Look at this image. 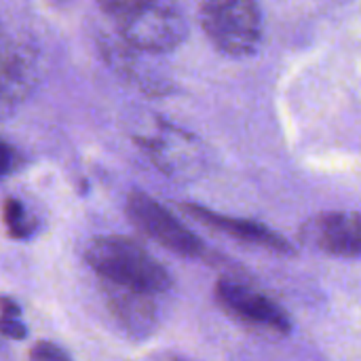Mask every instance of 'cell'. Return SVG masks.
<instances>
[{"instance_id": "obj_10", "label": "cell", "mask_w": 361, "mask_h": 361, "mask_svg": "<svg viewBox=\"0 0 361 361\" xmlns=\"http://www.w3.org/2000/svg\"><path fill=\"white\" fill-rule=\"evenodd\" d=\"M300 239L336 258H361V212H324L305 222Z\"/></svg>"}, {"instance_id": "obj_13", "label": "cell", "mask_w": 361, "mask_h": 361, "mask_svg": "<svg viewBox=\"0 0 361 361\" xmlns=\"http://www.w3.org/2000/svg\"><path fill=\"white\" fill-rule=\"evenodd\" d=\"M19 317H21L19 305L8 296H0V334L4 338L8 341L27 338V328Z\"/></svg>"}, {"instance_id": "obj_8", "label": "cell", "mask_w": 361, "mask_h": 361, "mask_svg": "<svg viewBox=\"0 0 361 361\" xmlns=\"http://www.w3.org/2000/svg\"><path fill=\"white\" fill-rule=\"evenodd\" d=\"M99 292L112 324L125 338L140 343L157 332L161 324L159 294L110 283L104 279H99Z\"/></svg>"}, {"instance_id": "obj_4", "label": "cell", "mask_w": 361, "mask_h": 361, "mask_svg": "<svg viewBox=\"0 0 361 361\" xmlns=\"http://www.w3.org/2000/svg\"><path fill=\"white\" fill-rule=\"evenodd\" d=\"M199 23L207 40L224 55L241 59L262 42V13L258 0H203Z\"/></svg>"}, {"instance_id": "obj_14", "label": "cell", "mask_w": 361, "mask_h": 361, "mask_svg": "<svg viewBox=\"0 0 361 361\" xmlns=\"http://www.w3.org/2000/svg\"><path fill=\"white\" fill-rule=\"evenodd\" d=\"M30 361H72V357L59 345L49 343V341H40L32 347Z\"/></svg>"}, {"instance_id": "obj_15", "label": "cell", "mask_w": 361, "mask_h": 361, "mask_svg": "<svg viewBox=\"0 0 361 361\" xmlns=\"http://www.w3.org/2000/svg\"><path fill=\"white\" fill-rule=\"evenodd\" d=\"M19 165V154L17 150L0 137V180L8 178Z\"/></svg>"}, {"instance_id": "obj_12", "label": "cell", "mask_w": 361, "mask_h": 361, "mask_svg": "<svg viewBox=\"0 0 361 361\" xmlns=\"http://www.w3.org/2000/svg\"><path fill=\"white\" fill-rule=\"evenodd\" d=\"M2 222L6 226V233L15 241H27L36 233V218L30 214V209L19 199H4L2 203Z\"/></svg>"}, {"instance_id": "obj_16", "label": "cell", "mask_w": 361, "mask_h": 361, "mask_svg": "<svg viewBox=\"0 0 361 361\" xmlns=\"http://www.w3.org/2000/svg\"><path fill=\"white\" fill-rule=\"evenodd\" d=\"M171 361H188V360H182V357H171Z\"/></svg>"}, {"instance_id": "obj_6", "label": "cell", "mask_w": 361, "mask_h": 361, "mask_svg": "<svg viewBox=\"0 0 361 361\" xmlns=\"http://www.w3.org/2000/svg\"><path fill=\"white\" fill-rule=\"evenodd\" d=\"M127 216L146 237L154 239L165 250L182 258H205L207 247L199 235L182 224L165 205L146 195L144 190H131L127 197Z\"/></svg>"}, {"instance_id": "obj_3", "label": "cell", "mask_w": 361, "mask_h": 361, "mask_svg": "<svg viewBox=\"0 0 361 361\" xmlns=\"http://www.w3.org/2000/svg\"><path fill=\"white\" fill-rule=\"evenodd\" d=\"M133 142L171 180L190 182L207 169V154L201 140L159 114L146 112L135 118Z\"/></svg>"}, {"instance_id": "obj_2", "label": "cell", "mask_w": 361, "mask_h": 361, "mask_svg": "<svg viewBox=\"0 0 361 361\" xmlns=\"http://www.w3.org/2000/svg\"><path fill=\"white\" fill-rule=\"evenodd\" d=\"M87 267L97 279L165 296L173 288L169 271L137 241L123 235H104L89 241Z\"/></svg>"}, {"instance_id": "obj_7", "label": "cell", "mask_w": 361, "mask_h": 361, "mask_svg": "<svg viewBox=\"0 0 361 361\" xmlns=\"http://www.w3.org/2000/svg\"><path fill=\"white\" fill-rule=\"evenodd\" d=\"M214 298L218 307L241 326L267 330L279 336H288L292 332L290 315L271 296L262 294L245 281L233 277L218 279L214 288Z\"/></svg>"}, {"instance_id": "obj_1", "label": "cell", "mask_w": 361, "mask_h": 361, "mask_svg": "<svg viewBox=\"0 0 361 361\" xmlns=\"http://www.w3.org/2000/svg\"><path fill=\"white\" fill-rule=\"evenodd\" d=\"M116 36L152 55L176 51L188 36L178 0H95Z\"/></svg>"}, {"instance_id": "obj_5", "label": "cell", "mask_w": 361, "mask_h": 361, "mask_svg": "<svg viewBox=\"0 0 361 361\" xmlns=\"http://www.w3.org/2000/svg\"><path fill=\"white\" fill-rule=\"evenodd\" d=\"M40 80V57L34 42L0 19V121L11 118Z\"/></svg>"}, {"instance_id": "obj_11", "label": "cell", "mask_w": 361, "mask_h": 361, "mask_svg": "<svg viewBox=\"0 0 361 361\" xmlns=\"http://www.w3.org/2000/svg\"><path fill=\"white\" fill-rule=\"evenodd\" d=\"M182 212L186 216H190L192 220L201 222L203 226L222 233L235 241H241L245 245H254L273 254H288L292 256L296 252V247L277 231L269 228L262 222L256 220H247V218H235V216H226V214H218L209 207L197 205V203H182Z\"/></svg>"}, {"instance_id": "obj_9", "label": "cell", "mask_w": 361, "mask_h": 361, "mask_svg": "<svg viewBox=\"0 0 361 361\" xmlns=\"http://www.w3.org/2000/svg\"><path fill=\"white\" fill-rule=\"evenodd\" d=\"M99 53L108 68L133 89L144 95L161 97L173 93V80L157 66V57L142 49H135L118 36H99Z\"/></svg>"}]
</instances>
